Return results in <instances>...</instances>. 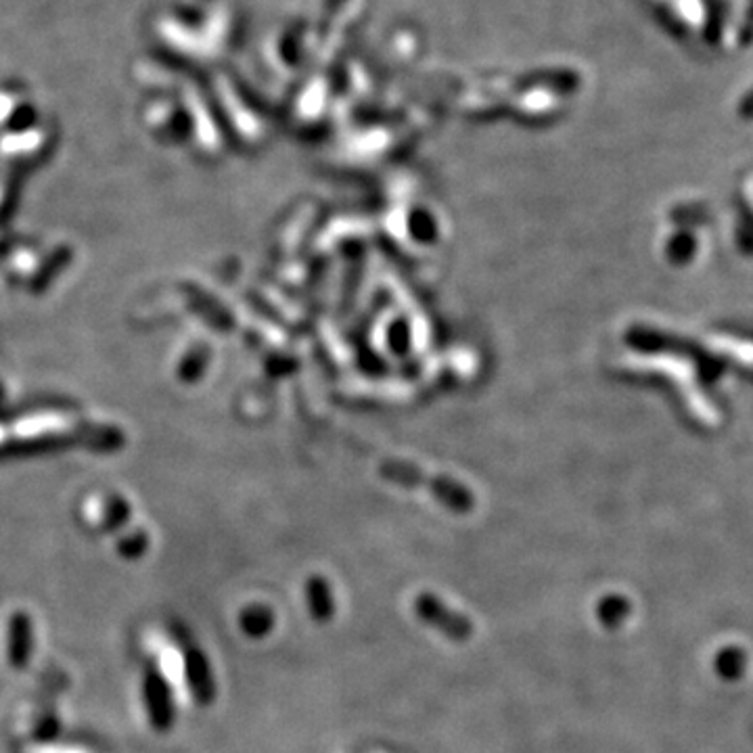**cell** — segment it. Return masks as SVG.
Returning a JSON list of instances; mask_svg holds the SVG:
<instances>
[{"label":"cell","mask_w":753,"mask_h":753,"mask_svg":"<svg viewBox=\"0 0 753 753\" xmlns=\"http://www.w3.org/2000/svg\"><path fill=\"white\" fill-rule=\"evenodd\" d=\"M413 611L421 624L438 630L444 638H448V641L456 645L469 643L475 634V626L471 618H467V615L461 611L448 607L438 595H433V592H421L419 597H415Z\"/></svg>","instance_id":"1"},{"label":"cell","mask_w":753,"mask_h":753,"mask_svg":"<svg viewBox=\"0 0 753 753\" xmlns=\"http://www.w3.org/2000/svg\"><path fill=\"white\" fill-rule=\"evenodd\" d=\"M143 699L149 722L157 733H166V730H170L174 724V703L170 684L155 672L147 674L143 682Z\"/></svg>","instance_id":"2"},{"label":"cell","mask_w":753,"mask_h":753,"mask_svg":"<svg viewBox=\"0 0 753 753\" xmlns=\"http://www.w3.org/2000/svg\"><path fill=\"white\" fill-rule=\"evenodd\" d=\"M185 676L187 684L199 705H210L216 699V682L208 657L199 649H189L185 653Z\"/></svg>","instance_id":"3"},{"label":"cell","mask_w":753,"mask_h":753,"mask_svg":"<svg viewBox=\"0 0 753 753\" xmlns=\"http://www.w3.org/2000/svg\"><path fill=\"white\" fill-rule=\"evenodd\" d=\"M32 645H34V632H32L30 615L24 611L13 613V618L9 622V641H7L9 664L17 670L28 666L30 655H32Z\"/></svg>","instance_id":"4"},{"label":"cell","mask_w":753,"mask_h":753,"mask_svg":"<svg viewBox=\"0 0 753 753\" xmlns=\"http://www.w3.org/2000/svg\"><path fill=\"white\" fill-rule=\"evenodd\" d=\"M306 599L312 620L316 624H329L335 615V601L331 595V586L325 578L314 576L306 584Z\"/></svg>","instance_id":"5"},{"label":"cell","mask_w":753,"mask_h":753,"mask_svg":"<svg viewBox=\"0 0 753 753\" xmlns=\"http://www.w3.org/2000/svg\"><path fill=\"white\" fill-rule=\"evenodd\" d=\"M275 622H277L275 611L266 605H249L239 615L241 632L249 638H256V641L268 636L272 628H275Z\"/></svg>","instance_id":"6"},{"label":"cell","mask_w":753,"mask_h":753,"mask_svg":"<svg viewBox=\"0 0 753 753\" xmlns=\"http://www.w3.org/2000/svg\"><path fill=\"white\" fill-rule=\"evenodd\" d=\"M710 348L720 356H726L737 364H743V367H753V344H751V341L718 335V337L710 339Z\"/></svg>","instance_id":"7"},{"label":"cell","mask_w":753,"mask_h":753,"mask_svg":"<svg viewBox=\"0 0 753 753\" xmlns=\"http://www.w3.org/2000/svg\"><path fill=\"white\" fill-rule=\"evenodd\" d=\"M628 613H630L628 601L624 597H618V595L605 597L597 605V620L607 630H613V628L622 626Z\"/></svg>","instance_id":"8"},{"label":"cell","mask_w":753,"mask_h":753,"mask_svg":"<svg viewBox=\"0 0 753 753\" xmlns=\"http://www.w3.org/2000/svg\"><path fill=\"white\" fill-rule=\"evenodd\" d=\"M741 113H743V116H753V90L745 97V101L741 105Z\"/></svg>","instance_id":"9"}]
</instances>
